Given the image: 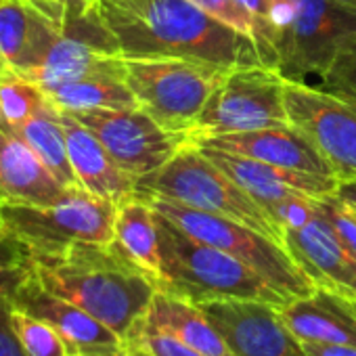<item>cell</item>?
Wrapping results in <instances>:
<instances>
[{
  "instance_id": "obj_1",
  "label": "cell",
  "mask_w": 356,
  "mask_h": 356,
  "mask_svg": "<svg viewBox=\"0 0 356 356\" xmlns=\"http://www.w3.org/2000/svg\"><path fill=\"white\" fill-rule=\"evenodd\" d=\"M124 59H193L222 67L262 65L256 42L191 0H99Z\"/></svg>"
},
{
  "instance_id": "obj_2",
  "label": "cell",
  "mask_w": 356,
  "mask_h": 356,
  "mask_svg": "<svg viewBox=\"0 0 356 356\" xmlns=\"http://www.w3.org/2000/svg\"><path fill=\"white\" fill-rule=\"evenodd\" d=\"M28 264L49 291L74 302L122 339L159 291L113 243H74L53 254H30Z\"/></svg>"
},
{
  "instance_id": "obj_3",
  "label": "cell",
  "mask_w": 356,
  "mask_h": 356,
  "mask_svg": "<svg viewBox=\"0 0 356 356\" xmlns=\"http://www.w3.org/2000/svg\"><path fill=\"white\" fill-rule=\"evenodd\" d=\"M157 229L161 254L159 291L193 304L231 298L262 300L277 306L289 302V298L254 268L222 250L191 237L161 214H157Z\"/></svg>"
},
{
  "instance_id": "obj_4",
  "label": "cell",
  "mask_w": 356,
  "mask_h": 356,
  "mask_svg": "<svg viewBox=\"0 0 356 356\" xmlns=\"http://www.w3.org/2000/svg\"><path fill=\"white\" fill-rule=\"evenodd\" d=\"M268 26L281 76L312 84L356 34V7L341 0H273Z\"/></svg>"
},
{
  "instance_id": "obj_5",
  "label": "cell",
  "mask_w": 356,
  "mask_h": 356,
  "mask_svg": "<svg viewBox=\"0 0 356 356\" xmlns=\"http://www.w3.org/2000/svg\"><path fill=\"white\" fill-rule=\"evenodd\" d=\"M136 195L159 197L193 210L227 216L283 243L281 231L266 212L197 145H187L165 165L138 178Z\"/></svg>"
},
{
  "instance_id": "obj_6",
  "label": "cell",
  "mask_w": 356,
  "mask_h": 356,
  "mask_svg": "<svg viewBox=\"0 0 356 356\" xmlns=\"http://www.w3.org/2000/svg\"><path fill=\"white\" fill-rule=\"evenodd\" d=\"M147 200L157 214L172 220L178 229H183L191 237L241 260L258 275H262L285 298H302L316 289L306 273L293 262L285 245L275 241L273 237L227 216L193 210L159 197Z\"/></svg>"
},
{
  "instance_id": "obj_7",
  "label": "cell",
  "mask_w": 356,
  "mask_h": 356,
  "mask_svg": "<svg viewBox=\"0 0 356 356\" xmlns=\"http://www.w3.org/2000/svg\"><path fill=\"white\" fill-rule=\"evenodd\" d=\"M126 82L138 107L172 132L191 134L195 122L229 70L193 59H124Z\"/></svg>"
},
{
  "instance_id": "obj_8",
  "label": "cell",
  "mask_w": 356,
  "mask_h": 356,
  "mask_svg": "<svg viewBox=\"0 0 356 356\" xmlns=\"http://www.w3.org/2000/svg\"><path fill=\"white\" fill-rule=\"evenodd\" d=\"M115 216V202L78 187L51 206H0V231L30 254H53L74 243H111Z\"/></svg>"
},
{
  "instance_id": "obj_9",
  "label": "cell",
  "mask_w": 356,
  "mask_h": 356,
  "mask_svg": "<svg viewBox=\"0 0 356 356\" xmlns=\"http://www.w3.org/2000/svg\"><path fill=\"white\" fill-rule=\"evenodd\" d=\"M285 82L279 70L266 65H239L229 70L195 122L191 132L193 145L218 134L289 124Z\"/></svg>"
},
{
  "instance_id": "obj_10",
  "label": "cell",
  "mask_w": 356,
  "mask_h": 356,
  "mask_svg": "<svg viewBox=\"0 0 356 356\" xmlns=\"http://www.w3.org/2000/svg\"><path fill=\"white\" fill-rule=\"evenodd\" d=\"M124 63L120 44L107 26L99 0H67L63 34L49 57L30 74L42 90Z\"/></svg>"
},
{
  "instance_id": "obj_11",
  "label": "cell",
  "mask_w": 356,
  "mask_h": 356,
  "mask_svg": "<svg viewBox=\"0 0 356 356\" xmlns=\"http://www.w3.org/2000/svg\"><path fill=\"white\" fill-rule=\"evenodd\" d=\"M285 107L289 124L314 143L337 181H356V99L287 80Z\"/></svg>"
},
{
  "instance_id": "obj_12",
  "label": "cell",
  "mask_w": 356,
  "mask_h": 356,
  "mask_svg": "<svg viewBox=\"0 0 356 356\" xmlns=\"http://www.w3.org/2000/svg\"><path fill=\"white\" fill-rule=\"evenodd\" d=\"M72 115L99 136L111 157L136 181L165 165L187 145H193L191 134L163 128L140 107L88 109Z\"/></svg>"
},
{
  "instance_id": "obj_13",
  "label": "cell",
  "mask_w": 356,
  "mask_h": 356,
  "mask_svg": "<svg viewBox=\"0 0 356 356\" xmlns=\"http://www.w3.org/2000/svg\"><path fill=\"white\" fill-rule=\"evenodd\" d=\"M197 306L225 339L229 356H306L281 312L283 306L237 298Z\"/></svg>"
},
{
  "instance_id": "obj_14",
  "label": "cell",
  "mask_w": 356,
  "mask_h": 356,
  "mask_svg": "<svg viewBox=\"0 0 356 356\" xmlns=\"http://www.w3.org/2000/svg\"><path fill=\"white\" fill-rule=\"evenodd\" d=\"M67 0H0V57L9 70L30 74L63 34Z\"/></svg>"
},
{
  "instance_id": "obj_15",
  "label": "cell",
  "mask_w": 356,
  "mask_h": 356,
  "mask_svg": "<svg viewBox=\"0 0 356 356\" xmlns=\"http://www.w3.org/2000/svg\"><path fill=\"white\" fill-rule=\"evenodd\" d=\"M283 245L314 287L356 300V258L341 245L318 208L306 227L283 231Z\"/></svg>"
},
{
  "instance_id": "obj_16",
  "label": "cell",
  "mask_w": 356,
  "mask_h": 356,
  "mask_svg": "<svg viewBox=\"0 0 356 356\" xmlns=\"http://www.w3.org/2000/svg\"><path fill=\"white\" fill-rule=\"evenodd\" d=\"M200 147V145H197ZM202 151L266 212L273 204L287 200L296 193H306L310 197H325L337 191L339 181L335 176H318L308 172L285 170L266 161L252 157L202 147ZM268 216V214H266Z\"/></svg>"
},
{
  "instance_id": "obj_17",
  "label": "cell",
  "mask_w": 356,
  "mask_h": 356,
  "mask_svg": "<svg viewBox=\"0 0 356 356\" xmlns=\"http://www.w3.org/2000/svg\"><path fill=\"white\" fill-rule=\"evenodd\" d=\"M15 126L0 115V206H51L67 197Z\"/></svg>"
},
{
  "instance_id": "obj_18",
  "label": "cell",
  "mask_w": 356,
  "mask_h": 356,
  "mask_svg": "<svg viewBox=\"0 0 356 356\" xmlns=\"http://www.w3.org/2000/svg\"><path fill=\"white\" fill-rule=\"evenodd\" d=\"M11 306L55 327L67 339L74 354L124 346V339L113 329H109L105 323L74 302L49 291L32 270L19 289L11 296Z\"/></svg>"
},
{
  "instance_id": "obj_19",
  "label": "cell",
  "mask_w": 356,
  "mask_h": 356,
  "mask_svg": "<svg viewBox=\"0 0 356 356\" xmlns=\"http://www.w3.org/2000/svg\"><path fill=\"white\" fill-rule=\"evenodd\" d=\"M195 145L252 157L285 170L308 172L318 176H335L329 161L314 147V143L291 124L250 130V132L218 134V136L204 138Z\"/></svg>"
},
{
  "instance_id": "obj_20",
  "label": "cell",
  "mask_w": 356,
  "mask_h": 356,
  "mask_svg": "<svg viewBox=\"0 0 356 356\" xmlns=\"http://www.w3.org/2000/svg\"><path fill=\"white\" fill-rule=\"evenodd\" d=\"M61 122L65 128L72 170L84 191L115 204L136 195V178L111 157L107 147L90 128L65 111H61Z\"/></svg>"
},
{
  "instance_id": "obj_21",
  "label": "cell",
  "mask_w": 356,
  "mask_h": 356,
  "mask_svg": "<svg viewBox=\"0 0 356 356\" xmlns=\"http://www.w3.org/2000/svg\"><path fill=\"white\" fill-rule=\"evenodd\" d=\"M281 312L300 341L356 346V312L333 291L316 287L308 296L289 300Z\"/></svg>"
},
{
  "instance_id": "obj_22",
  "label": "cell",
  "mask_w": 356,
  "mask_h": 356,
  "mask_svg": "<svg viewBox=\"0 0 356 356\" xmlns=\"http://www.w3.org/2000/svg\"><path fill=\"white\" fill-rule=\"evenodd\" d=\"M143 321L159 331H165L206 356H229L227 343L214 329L206 312L183 298L157 291L143 314Z\"/></svg>"
},
{
  "instance_id": "obj_23",
  "label": "cell",
  "mask_w": 356,
  "mask_h": 356,
  "mask_svg": "<svg viewBox=\"0 0 356 356\" xmlns=\"http://www.w3.org/2000/svg\"><path fill=\"white\" fill-rule=\"evenodd\" d=\"M130 262L145 270L159 287L161 254H159V229L157 212L151 202L140 195H132L118 204L113 241Z\"/></svg>"
},
{
  "instance_id": "obj_24",
  "label": "cell",
  "mask_w": 356,
  "mask_h": 356,
  "mask_svg": "<svg viewBox=\"0 0 356 356\" xmlns=\"http://www.w3.org/2000/svg\"><path fill=\"white\" fill-rule=\"evenodd\" d=\"M49 101L67 113L88 109H130L138 107L134 92L126 82V61L120 67L88 74L84 78L44 90Z\"/></svg>"
},
{
  "instance_id": "obj_25",
  "label": "cell",
  "mask_w": 356,
  "mask_h": 356,
  "mask_svg": "<svg viewBox=\"0 0 356 356\" xmlns=\"http://www.w3.org/2000/svg\"><path fill=\"white\" fill-rule=\"evenodd\" d=\"M17 130L63 187L67 189L80 187L76 181V174L72 170L70 153H67L61 111L53 103L42 107L32 120H28Z\"/></svg>"
},
{
  "instance_id": "obj_26",
  "label": "cell",
  "mask_w": 356,
  "mask_h": 356,
  "mask_svg": "<svg viewBox=\"0 0 356 356\" xmlns=\"http://www.w3.org/2000/svg\"><path fill=\"white\" fill-rule=\"evenodd\" d=\"M51 101L47 92L28 76L7 70L0 74V115L19 128Z\"/></svg>"
},
{
  "instance_id": "obj_27",
  "label": "cell",
  "mask_w": 356,
  "mask_h": 356,
  "mask_svg": "<svg viewBox=\"0 0 356 356\" xmlns=\"http://www.w3.org/2000/svg\"><path fill=\"white\" fill-rule=\"evenodd\" d=\"M11 325L26 356H72L67 339L42 318H36L17 308L11 310Z\"/></svg>"
},
{
  "instance_id": "obj_28",
  "label": "cell",
  "mask_w": 356,
  "mask_h": 356,
  "mask_svg": "<svg viewBox=\"0 0 356 356\" xmlns=\"http://www.w3.org/2000/svg\"><path fill=\"white\" fill-rule=\"evenodd\" d=\"M124 343L145 352L147 356H206L178 337L147 325L143 318L132 325V329L124 337Z\"/></svg>"
},
{
  "instance_id": "obj_29",
  "label": "cell",
  "mask_w": 356,
  "mask_h": 356,
  "mask_svg": "<svg viewBox=\"0 0 356 356\" xmlns=\"http://www.w3.org/2000/svg\"><path fill=\"white\" fill-rule=\"evenodd\" d=\"M318 86L329 92L356 99V34L339 49Z\"/></svg>"
},
{
  "instance_id": "obj_30",
  "label": "cell",
  "mask_w": 356,
  "mask_h": 356,
  "mask_svg": "<svg viewBox=\"0 0 356 356\" xmlns=\"http://www.w3.org/2000/svg\"><path fill=\"white\" fill-rule=\"evenodd\" d=\"M316 208L333 229L341 245L356 258V212L350 210L335 193L316 200Z\"/></svg>"
},
{
  "instance_id": "obj_31",
  "label": "cell",
  "mask_w": 356,
  "mask_h": 356,
  "mask_svg": "<svg viewBox=\"0 0 356 356\" xmlns=\"http://www.w3.org/2000/svg\"><path fill=\"white\" fill-rule=\"evenodd\" d=\"M191 3L214 19L248 34L254 42L258 40V22L239 0H191Z\"/></svg>"
},
{
  "instance_id": "obj_32",
  "label": "cell",
  "mask_w": 356,
  "mask_h": 356,
  "mask_svg": "<svg viewBox=\"0 0 356 356\" xmlns=\"http://www.w3.org/2000/svg\"><path fill=\"white\" fill-rule=\"evenodd\" d=\"M11 300L0 298V356H26L11 325Z\"/></svg>"
},
{
  "instance_id": "obj_33",
  "label": "cell",
  "mask_w": 356,
  "mask_h": 356,
  "mask_svg": "<svg viewBox=\"0 0 356 356\" xmlns=\"http://www.w3.org/2000/svg\"><path fill=\"white\" fill-rule=\"evenodd\" d=\"M30 264H0V298H9L28 279Z\"/></svg>"
},
{
  "instance_id": "obj_34",
  "label": "cell",
  "mask_w": 356,
  "mask_h": 356,
  "mask_svg": "<svg viewBox=\"0 0 356 356\" xmlns=\"http://www.w3.org/2000/svg\"><path fill=\"white\" fill-rule=\"evenodd\" d=\"M30 252L13 237L0 231V264H26Z\"/></svg>"
},
{
  "instance_id": "obj_35",
  "label": "cell",
  "mask_w": 356,
  "mask_h": 356,
  "mask_svg": "<svg viewBox=\"0 0 356 356\" xmlns=\"http://www.w3.org/2000/svg\"><path fill=\"white\" fill-rule=\"evenodd\" d=\"M306 356H356V346H341V343H316V341H302Z\"/></svg>"
},
{
  "instance_id": "obj_36",
  "label": "cell",
  "mask_w": 356,
  "mask_h": 356,
  "mask_svg": "<svg viewBox=\"0 0 356 356\" xmlns=\"http://www.w3.org/2000/svg\"><path fill=\"white\" fill-rule=\"evenodd\" d=\"M72 356H147V354L124 343V346H118V348L95 350V352H80V354H72Z\"/></svg>"
},
{
  "instance_id": "obj_37",
  "label": "cell",
  "mask_w": 356,
  "mask_h": 356,
  "mask_svg": "<svg viewBox=\"0 0 356 356\" xmlns=\"http://www.w3.org/2000/svg\"><path fill=\"white\" fill-rule=\"evenodd\" d=\"M335 195L350 208L356 212V181H339Z\"/></svg>"
},
{
  "instance_id": "obj_38",
  "label": "cell",
  "mask_w": 356,
  "mask_h": 356,
  "mask_svg": "<svg viewBox=\"0 0 356 356\" xmlns=\"http://www.w3.org/2000/svg\"><path fill=\"white\" fill-rule=\"evenodd\" d=\"M9 67H7V63L3 61V57H0V74H3V72H7Z\"/></svg>"
},
{
  "instance_id": "obj_39",
  "label": "cell",
  "mask_w": 356,
  "mask_h": 356,
  "mask_svg": "<svg viewBox=\"0 0 356 356\" xmlns=\"http://www.w3.org/2000/svg\"><path fill=\"white\" fill-rule=\"evenodd\" d=\"M346 300H348V298H346ZM348 304H350V306H352V310L356 312V300H348Z\"/></svg>"
},
{
  "instance_id": "obj_40",
  "label": "cell",
  "mask_w": 356,
  "mask_h": 356,
  "mask_svg": "<svg viewBox=\"0 0 356 356\" xmlns=\"http://www.w3.org/2000/svg\"><path fill=\"white\" fill-rule=\"evenodd\" d=\"M341 3H346V5H354V7H356V0H341Z\"/></svg>"
},
{
  "instance_id": "obj_41",
  "label": "cell",
  "mask_w": 356,
  "mask_h": 356,
  "mask_svg": "<svg viewBox=\"0 0 356 356\" xmlns=\"http://www.w3.org/2000/svg\"><path fill=\"white\" fill-rule=\"evenodd\" d=\"M115 3H138V0H115Z\"/></svg>"
}]
</instances>
